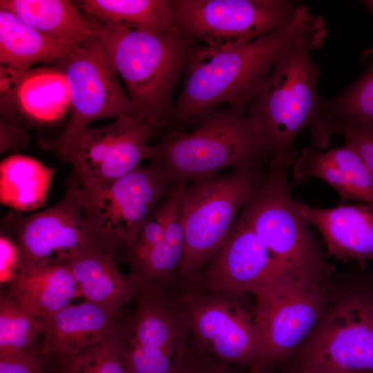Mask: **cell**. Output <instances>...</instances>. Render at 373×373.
Segmentation results:
<instances>
[{"label":"cell","mask_w":373,"mask_h":373,"mask_svg":"<svg viewBox=\"0 0 373 373\" xmlns=\"http://www.w3.org/2000/svg\"><path fill=\"white\" fill-rule=\"evenodd\" d=\"M157 133L144 121L122 115L104 126H88L56 153L72 166L71 178L82 190L105 187L150 160Z\"/></svg>","instance_id":"13"},{"label":"cell","mask_w":373,"mask_h":373,"mask_svg":"<svg viewBox=\"0 0 373 373\" xmlns=\"http://www.w3.org/2000/svg\"><path fill=\"white\" fill-rule=\"evenodd\" d=\"M74 48L46 36L10 11L0 9L1 73L20 75L35 64H53Z\"/></svg>","instance_id":"23"},{"label":"cell","mask_w":373,"mask_h":373,"mask_svg":"<svg viewBox=\"0 0 373 373\" xmlns=\"http://www.w3.org/2000/svg\"><path fill=\"white\" fill-rule=\"evenodd\" d=\"M286 373H326L322 370L315 368H298Z\"/></svg>","instance_id":"36"},{"label":"cell","mask_w":373,"mask_h":373,"mask_svg":"<svg viewBox=\"0 0 373 373\" xmlns=\"http://www.w3.org/2000/svg\"><path fill=\"white\" fill-rule=\"evenodd\" d=\"M295 207L320 232L329 255L354 260L361 269L373 261V204L320 209L295 201Z\"/></svg>","instance_id":"18"},{"label":"cell","mask_w":373,"mask_h":373,"mask_svg":"<svg viewBox=\"0 0 373 373\" xmlns=\"http://www.w3.org/2000/svg\"><path fill=\"white\" fill-rule=\"evenodd\" d=\"M55 169L23 155H12L0 164V200L17 211H31L46 202Z\"/></svg>","instance_id":"26"},{"label":"cell","mask_w":373,"mask_h":373,"mask_svg":"<svg viewBox=\"0 0 373 373\" xmlns=\"http://www.w3.org/2000/svg\"><path fill=\"white\" fill-rule=\"evenodd\" d=\"M1 226L15 240L18 268L61 264L84 249L108 251L89 226L79 188L71 179L64 196L55 206L28 216L12 213L3 219Z\"/></svg>","instance_id":"14"},{"label":"cell","mask_w":373,"mask_h":373,"mask_svg":"<svg viewBox=\"0 0 373 373\" xmlns=\"http://www.w3.org/2000/svg\"><path fill=\"white\" fill-rule=\"evenodd\" d=\"M45 322L25 311L8 295L0 299V350H21L35 346L44 334Z\"/></svg>","instance_id":"30"},{"label":"cell","mask_w":373,"mask_h":373,"mask_svg":"<svg viewBox=\"0 0 373 373\" xmlns=\"http://www.w3.org/2000/svg\"><path fill=\"white\" fill-rule=\"evenodd\" d=\"M118 314L86 301L68 305L45 322L41 347L58 358L75 354L103 340L119 325Z\"/></svg>","instance_id":"21"},{"label":"cell","mask_w":373,"mask_h":373,"mask_svg":"<svg viewBox=\"0 0 373 373\" xmlns=\"http://www.w3.org/2000/svg\"><path fill=\"white\" fill-rule=\"evenodd\" d=\"M61 373H133L127 360L123 325L77 354L59 358Z\"/></svg>","instance_id":"28"},{"label":"cell","mask_w":373,"mask_h":373,"mask_svg":"<svg viewBox=\"0 0 373 373\" xmlns=\"http://www.w3.org/2000/svg\"><path fill=\"white\" fill-rule=\"evenodd\" d=\"M288 273L239 215L226 242L198 280L211 288L256 296Z\"/></svg>","instance_id":"16"},{"label":"cell","mask_w":373,"mask_h":373,"mask_svg":"<svg viewBox=\"0 0 373 373\" xmlns=\"http://www.w3.org/2000/svg\"><path fill=\"white\" fill-rule=\"evenodd\" d=\"M10 11L46 36L75 47L94 34L85 15L68 0H1Z\"/></svg>","instance_id":"24"},{"label":"cell","mask_w":373,"mask_h":373,"mask_svg":"<svg viewBox=\"0 0 373 373\" xmlns=\"http://www.w3.org/2000/svg\"><path fill=\"white\" fill-rule=\"evenodd\" d=\"M48 356L35 346L0 350V373H46Z\"/></svg>","instance_id":"31"},{"label":"cell","mask_w":373,"mask_h":373,"mask_svg":"<svg viewBox=\"0 0 373 373\" xmlns=\"http://www.w3.org/2000/svg\"><path fill=\"white\" fill-rule=\"evenodd\" d=\"M123 325L126 355L133 373H179L190 335L175 291H139Z\"/></svg>","instance_id":"15"},{"label":"cell","mask_w":373,"mask_h":373,"mask_svg":"<svg viewBox=\"0 0 373 373\" xmlns=\"http://www.w3.org/2000/svg\"><path fill=\"white\" fill-rule=\"evenodd\" d=\"M338 134L361 157L373 177V124L343 127Z\"/></svg>","instance_id":"33"},{"label":"cell","mask_w":373,"mask_h":373,"mask_svg":"<svg viewBox=\"0 0 373 373\" xmlns=\"http://www.w3.org/2000/svg\"><path fill=\"white\" fill-rule=\"evenodd\" d=\"M184 183L175 200L162 240L140 260L130 267V276L140 287L139 291H175L183 256L184 234L180 205Z\"/></svg>","instance_id":"25"},{"label":"cell","mask_w":373,"mask_h":373,"mask_svg":"<svg viewBox=\"0 0 373 373\" xmlns=\"http://www.w3.org/2000/svg\"><path fill=\"white\" fill-rule=\"evenodd\" d=\"M289 168L269 165L262 186L240 215L285 271L330 278L331 266L291 196Z\"/></svg>","instance_id":"9"},{"label":"cell","mask_w":373,"mask_h":373,"mask_svg":"<svg viewBox=\"0 0 373 373\" xmlns=\"http://www.w3.org/2000/svg\"><path fill=\"white\" fill-rule=\"evenodd\" d=\"M173 25L212 48L242 46L287 28L292 0H169Z\"/></svg>","instance_id":"10"},{"label":"cell","mask_w":373,"mask_h":373,"mask_svg":"<svg viewBox=\"0 0 373 373\" xmlns=\"http://www.w3.org/2000/svg\"><path fill=\"white\" fill-rule=\"evenodd\" d=\"M24 128L5 118L1 119V152L17 149L28 142Z\"/></svg>","instance_id":"34"},{"label":"cell","mask_w":373,"mask_h":373,"mask_svg":"<svg viewBox=\"0 0 373 373\" xmlns=\"http://www.w3.org/2000/svg\"><path fill=\"white\" fill-rule=\"evenodd\" d=\"M327 105L337 134L343 127L373 124V62L352 85L327 99Z\"/></svg>","instance_id":"29"},{"label":"cell","mask_w":373,"mask_h":373,"mask_svg":"<svg viewBox=\"0 0 373 373\" xmlns=\"http://www.w3.org/2000/svg\"><path fill=\"white\" fill-rule=\"evenodd\" d=\"M79 10L110 27L160 32L174 26L169 0H80Z\"/></svg>","instance_id":"27"},{"label":"cell","mask_w":373,"mask_h":373,"mask_svg":"<svg viewBox=\"0 0 373 373\" xmlns=\"http://www.w3.org/2000/svg\"><path fill=\"white\" fill-rule=\"evenodd\" d=\"M363 3L364 5L366 6V7L369 9V10L373 15V0L363 1Z\"/></svg>","instance_id":"37"},{"label":"cell","mask_w":373,"mask_h":373,"mask_svg":"<svg viewBox=\"0 0 373 373\" xmlns=\"http://www.w3.org/2000/svg\"><path fill=\"white\" fill-rule=\"evenodd\" d=\"M245 294L213 289L198 280L175 291L193 347L217 361L259 373L260 355L254 320Z\"/></svg>","instance_id":"8"},{"label":"cell","mask_w":373,"mask_h":373,"mask_svg":"<svg viewBox=\"0 0 373 373\" xmlns=\"http://www.w3.org/2000/svg\"><path fill=\"white\" fill-rule=\"evenodd\" d=\"M370 276L373 281V269L369 271Z\"/></svg>","instance_id":"39"},{"label":"cell","mask_w":373,"mask_h":373,"mask_svg":"<svg viewBox=\"0 0 373 373\" xmlns=\"http://www.w3.org/2000/svg\"><path fill=\"white\" fill-rule=\"evenodd\" d=\"M326 35L325 26L299 37L259 84L246 108V115L267 144L269 164H294L298 155L296 140L304 129H310L311 146L321 150L337 134L327 99L318 90L323 68L312 57L324 45Z\"/></svg>","instance_id":"1"},{"label":"cell","mask_w":373,"mask_h":373,"mask_svg":"<svg viewBox=\"0 0 373 373\" xmlns=\"http://www.w3.org/2000/svg\"><path fill=\"white\" fill-rule=\"evenodd\" d=\"M149 160L172 186L216 175L227 168L269 164L267 144L245 111H216L191 132L163 134Z\"/></svg>","instance_id":"4"},{"label":"cell","mask_w":373,"mask_h":373,"mask_svg":"<svg viewBox=\"0 0 373 373\" xmlns=\"http://www.w3.org/2000/svg\"><path fill=\"white\" fill-rule=\"evenodd\" d=\"M296 182L318 178L338 193L341 201L358 200L373 204V177L361 157L345 144L324 152L304 148L294 163Z\"/></svg>","instance_id":"19"},{"label":"cell","mask_w":373,"mask_h":373,"mask_svg":"<svg viewBox=\"0 0 373 373\" xmlns=\"http://www.w3.org/2000/svg\"><path fill=\"white\" fill-rule=\"evenodd\" d=\"M174 187L149 163L102 189L79 188L89 226L102 245L116 256L130 248L142 225Z\"/></svg>","instance_id":"12"},{"label":"cell","mask_w":373,"mask_h":373,"mask_svg":"<svg viewBox=\"0 0 373 373\" xmlns=\"http://www.w3.org/2000/svg\"><path fill=\"white\" fill-rule=\"evenodd\" d=\"M325 26L324 18L303 3L293 21L281 30L239 46H196L169 118L178 126L200 122L222 104L245 112L255 90L282 55L303 34Z\"/></svg>","instance_id":"2"},{"label":"cell","mask_w":373,"mask_h":373,"mask_svg":"<svg viewBox=\"0 0 373 373\" xmlns=\"http://www.w3.org/2000/svg\"><path fill=\"white\" fill-rule=\"evenodd\" d=\"M52 66L64 75L69 93V119L48 147L57 152L95 120L135 117L134 106L119 80L110 57L93 34Z\"/></svg>","instance_id":"11"},{"label":"cell","mask_w":373,"mask_h":373,"mask_svg":"<svg viewBox=\"0 0 373 373\" xmlns=\"http://www.w3.org/2000/svg\"><path fill=\"white\" fill-rule=\"evenodd\" d=\"M327 373H373V372H354V371H334Z\"/></svg>","instance_id":"38"},{"label":"cell","mask_w":373,"mask_h":373,"mask_svg":"<svg viewBox=\"0 0 373 373\" xmlns=\"http://www.w3.org/2000/svg\"><path fill=\"white\" fill-rule=\"evenodd\" d=\"M330 278L288 273L255 296L259 373L290 359L312 333L330 298Z\"/></svg>","instance_id":"7"},{"label":"cell","mask_w":373,"mask_h":373,"mask_svg":"<svg viewBox=\"0 0 373 373\" xmlns=\"http://www.w3.org/2000/svg\"><path fill=\"white\" fill-rule=\"evenodd\" d=\"M86 17L126 85L135 117L157 132L169 118L173 93L196 46L195 39L175 26L148 32L106 26Z\"/></svg>","instance_id":"3"},{"label":"cell","mask_w":373,"mask_h":373,"mask_svg":"<svg viewBox=\"0 0 373 373\" xmlns=\"http://www.w3.org/2000/svg\"><path fill=\"white\" fill-rule=\"evenodd\" d=\"M9 281L8 295L42 321L68 305L79 292L72 274L61 264L18 268Z\"/></svg>","instance_id":"22"},{"label":"cell","mask_w":373,"mask_h":373,"mask_svg":"<svg viewBox=\"0 0 373 373\" xmlns=\"http://www.w3.org/2000/svg\"><path fill=\"white\" fill-rule=\"evenodd\" d=\"M268 169L269 165L258 163L186 184L180 205L184 250L177 289L200 278L226 242L239 210L262 186Z\"/></svg>","instance_id":"5"},{"label":"cell","mask_w":373,"mask_h":373,"mask_svg":"<svg viewBox=\"0 0 373 373\" xmlns=\"http://www.w3.org/2000/svg\"><path fill=\"white\" fill-rule=\"evenodd\" d=\"M1 276L5 278L10 275V278L15 273V268L18 269L19 254L17 248L10 237L1 233Z\"/></svg>","instance_id":"35"},{"label":"cell","mask_w":373,"mask_h":373,"mask_svg":"<svg viewBox=\"0 0 373 373\" xmlns=\"http://www.w3.org/2000/svg\"><path fill=\"white\" fill-rule=\"evenodd\" d=\"M290 359L296 369L373 372V281L369 271L332 289L317 325Z\"/></svg>","instance_id":"6"},{"label":"cell","mask_w":373,"mask_h":373,"mask_svg":"<svg viewBox=\"0 0 373 373\" xmlns=\"http://www.w3.org/2000/svg\"><path fill=\"white\" fill-rule=\"evenodd\" d=\"M1 109L15 112L29 125L58 122L69 111L64 75L55 67L30 69L17 77H1Z\"/></svg>","instance_id":"17"},{"label":"cell","mask_w":373,"mask_h":373,"mask_svg":"<svg viewBox=\"0 0 373 373\" xmlns=\"http://www.w3.org/2000/svg\"><path fill=\"white\" fill-rule=\"evenodd\" d=\"M179 373H253L217 361L198 351L190 343Z\"/></svg>","instance_id":"32"},{"label":"cell","mask_w":373,"mask_h":373,"mask_svg":"<svg viewBox=\"0 0 373 373\" xmlns=\"http://www.w3.org/2000/svg\"><path fill=\"white\" fill-rule=\"evenodd\" d=\"M115 256L102 249L75 252L61 264L72 274L86 301L119 314V310L135 298L140 287L128 274H123Z\"/></svg>","instance_id":"20"}]
</instances>
